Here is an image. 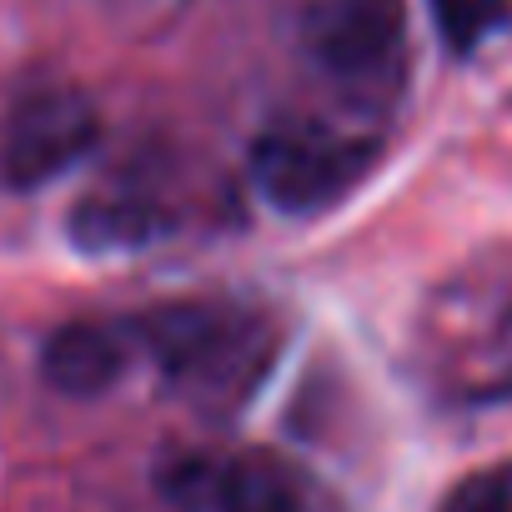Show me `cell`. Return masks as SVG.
Returning <instances> with one entry per match:
<instances>
[{
  "label": "cell",
  "instance_id": "obj_5",
  "mask_svg": "<svg viewBox=\"0 0 512 512\" xmlns=\"http://www.w3.org/2000/svg\"><path fill=\"white\" fill-rule=\"evenodd\" d=\"M307 56L352 91H387L407 51L402 0H312L302 21Z\"/></svg>",
  "mask_w": 512,
  "mask_h": 512
},
{
  "label": "cell",
  "instance_id": "obj_9",
  "mask_svg": "<svg viewBox=\"0 0 512 512\" xmlns=\"http://www.w3.org/2000/svg\"><path fill=\"white\" fill-rule=\"evenodd\" d=\"M432 16H437L442 41H447L457 56H467V51H477L492 31H502V26L512 21V6H507V0H432Z\"/></svg>",
  "mask_w": 512,
  "mask_h": 512
},
{
  "label": "cell",
  "instance_id": "obj_4",
  "mask_svg": "<svg viewBox=\"0 0 512 512\" xmlns=\"http://www.w3.org/2000/svg\"><path fill=\"white\" fill-rule=\"evenodd\" d=\"M101 141V116L86 91L46 86L11 106L0 121V181L11 191H36L86 161Z\"/></svg>",
  "mask_w": 512,
  "mask_h": 512
},
{
  "label": "cell",
  "instance_id": "obj_2",
  "mask_svg": "<svg viewBox=\"0 0 512 512\" xmlns=\"http://www.w3.org/2000/svg\"><path fill=\"white\" fill-rule=\"evenodd\" d=\"M417 362L452 402H492L512 392V267H462L417 322Z\"/></svg>",
  "mask_w": 512,
  "mask_h": 512
},
{
  "label": "cell",
  "instance_id": "obj_3",
  "mask_svg": "<svg viewBox=\"0 0 512 512\" xmlns=\"http://www.w3.org/2000/svg\"><path fill=\"white\" fill-rule=\"evenodd\" d=\"M377 166V141L362 131H342L332 121L287 116L251 141V181L267 206L312 216L337 206L367 171Z\"/></svg>",
  "mask_w": 512,
  "mask_h": 512
},
{
  "label": "cell",
  "instance_id": "obj_8",
  "mask_svg": "<svg viewBox=\"0 0 512 512\" xmlns=\"http://www.w3.org/2000/svg\"><path fill=\"white\" fill-rule=\"evenodd\" d=\"M71 236L86 251H136V246L166 236V211L151 206L141 191L106 186L71 211Z\"/></svg>",
  "mask_w": 512,
  "mask_h": 512
},
{
  "label": "cell",
  "instance_id": "obj_7",
  "mask_svg": "<svg viewBox=\"0 0 512 512\" xmlns=\"http://www.w3.org/2000/svg\"><path fill=\"white\" fill-rule=\"evenodd\" d=\"M131 352H136L131 322L126 327H116V322H71L46 342L41 372L66 397H101L131 367Z\"/></svg>",
  "mask_w": 512,
  "mask_h": 512
},
{
  "label": "cell",
  "instance_id": "obj_1",
  "mask_svg": "<svg viewBox=\"0 0 512 512\" xmlns=\"http://www.w3.org/2000/svg\"><path fill=\"white\" fill-rule=\"evenodd\" d=\"M136 352L201 407H241L277 357V327L236 302H171L131 322Z\"/></svg>",
  "mask_w": 512,
  "mask_h": 512
},
{
  "label": "cell",
  "instance_id": "obj_6",
  "mask_svg": "<svg viewBox=\"0 0 512 512\" xmlns=\"http://www.w3.org/2000/svg\"><path fill=\"white\" fill-rule=\"evenodd\" d=\"M171 492L196 512H342L322 482H312L297 462L267 447L196 457L176 467Z\"/></svg>",
  "mask_w": 512,
  "mask_h": 512
},
{
  "label": "cell",
  "instance_id": "obj_10",
  "mask_svg": "<svg viewBox=\"0 0 512 512\" xmlns=\"http://www.w3.org/2000/svg\"><path fill=\"white\" fill-rule=\"evenodd\" d=\"M437 512H512V462H492L467 472L442 502Z\"/></svg>",
  "mask_w": 512,
  "mask_h": 512
}]
</instances>
